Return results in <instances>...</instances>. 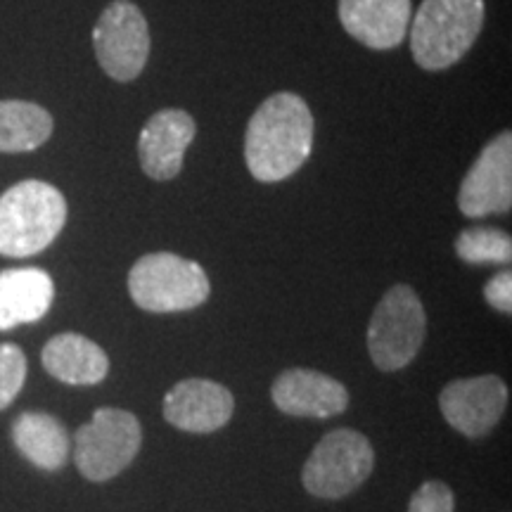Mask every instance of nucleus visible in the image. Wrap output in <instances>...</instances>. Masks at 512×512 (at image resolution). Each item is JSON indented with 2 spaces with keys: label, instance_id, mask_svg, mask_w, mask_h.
Listing matches in <instances>:
<instances>
[{
  "label": "nucleus",
  "instance_id": "20",
  "mask_svg": "<svg viewBox=\"0 0 512 512\" xmlns=\"http://www.w3.org/2000/svg\"><path fill=\"white\" fill-rule=\"evenodd\" d=\"M27 380V356L17 344H0V411L10 406Z\"/></svg>",
  "mask_w": 512,
  "mask_h": 512
},
{
  "label": "nucleus",
  "instance_id": "8",
  "mask_svg": "<svg viewBox=\"0 0 512 512\" xmlns=\"http://www.w3.org/2000/svg\"><path fill=\"white\" fill-rule=\"evenodd\" d=\"M98 64L110 79L128 83L143 74L150 57V29L143 10L131 0H114L93 29Z\"/></svg>",
  "mask_w": 512,
  "mask_h": 512
},
{
  "label": "nucleus",
  "instance_id": "17",
  "mask_svg": "<svg viewBox=\"0 0 512 512\" xmlns=\"http://www.w3.org/2000/svg\"><path fill=\"white\" fill-rule=\"evenodd\" d=\"M12 441L31 465L46 472H55L67 465L69 451H72V441L62 422L38 411L19 415L12 425Z\"/></svg>",
  "mask_w": 512,
  "mask_h": 512
},
{
  "label": "nucleus",
  "instance_id": "15",
  "mask_svg": "<svg viewBox=\"0 0 512 512\" xmlns=\"http://www.w3.org/2000/svg\"><path fill=\"white\" fill-rule=\"evenodd\" d=\"M55 299L53 278L41 268H8L0 273V332L36 323Z\"/></svg>",
  "mask_w": 512,
  "mask_h": 512
},
{
  "label": "nucleus",
  "instance_id": "11",
  "mask_svg": "<svg viewBox=\"0 0 512 512\" xmlns=\"http://www.w3.org/2000/svg\"><path fill=\"white\" fill-rule=\"evenodd\" d=\"M235 399L219 382L190 377L174 384L164 399V418L183 432L209 434L233 418Z\"/></svg>",
  "mask_w": 512,
  "mask_h": 512
},
{
  "label": "nucleus",
  "instance_id": "14",
  "mask_svg": "<svg viewBox=\"0 0 512 512\" xmlns=\"http://www.w3.org/2000/svg\"><path fill=\"white\" fill-rule=\"evenodd\" d=\"M411 10V0H339V22L366 48L392 50L408 34Z\"/></svg>",
  "mask_w": 512,
  "mask_h": 512
},
{
  "label": "nucleus",
  "instance_id": "1",
  "mask_svg": "<svg viewBox=\"0 0 512 512\" xmlns=\"http://www.w3.org/2000/svg\"><path fill=\"white\" fill-rule=\"evenodd\" d=\"M313 114L297 93H275L252 114L245 136L247 169L256 181L297 174L313 150Z\"/></svg>",
  "mask_w": 512,
  "mask_h": 512
},
{
  "label": "nucleus",
  "instance_id": "13",
  "mask_svg": "<svg viewBox=\"0 0 512 512\" xmlns=\"http://www.w3.org/2000/svg\"><path fill=\"white\" fill-rule=\"evenodd\" d=\"M273 403L294 418H332L347 411L349 392L335 377L309 368H292L273 382Z\"/></svg>",
  "mask_w": 512,
  "mask_h": 512
},
{
  "label": "nucleus",
  "instance_id": "12",
  "mask_svg": "<svg viewBox=\"0 0 512 512\" xmlns=\"http://www.w3.org/2000/svg\"><path fill=\"white\" fill-rule=\"evenodd\" d=\"M195 119L183 110H162L152 114L138 138L140 166L155 181H171L181 174L183 157L195 140Z\"/></svg>",
  "mask_w": 512,
  "mask_h": 512
},
{
  "label": "nucleus",
  "instance_id": "3",
  "mask_svg": "<svg viewBox=\"0 0 512 512\" xmlns=\"http://www.w3.org/2000/svg\"><path fill=\"white\" fill-rule=\"evenodd\" d=\"M67 223V200L55 185L22 181L0 195V254L34 256L55 242Z\"/></svg>",
  "mask_w": 512,
  "mask_h": 512
},
{
  "label": "nucleus",
  "instance_id": "4",
  "mask_svg": "<svg viewBox=\"0 0 512 512\" xmlns=\"http://www.w3.org/2000/svg\"><path fill=\"white\" fill-rule=\"evenodd\" d=\"M128 292L143 311L176 313L207 302L211 285L200 264L171 252H157L145 254L133 264Z\"/></svg>",
  "mask_w": 512,
  "mask_h": 512
},
{
  "label": "nucleus",
  "instance_id": "19",
  "mask_svg": "<svg viewBox=\"0 0 512 512\" xmlns=\"http://www.w3.org/2000/svg\"><path fill=\"white\" fill-rule=\"evenodd\" d=\"M456 254L467 264H510L512 240L498 228H467L458 235Z\"/></svg>",
  "mask_w": 512,
  "mask_h": 512
},
{
  "label": "nucleus",
  "instance_id": "18",
  "mask_svg": "<svg viewBox=\"0 0 512 512\" xmlns=\"http://www.w3.org/2000/svg\"><path fill=\"white\" fill-rule=\"evenodd\" d=\"M53 128L46 107L29 100H0V152H34L48 143Z\"/></svg>",
  "mask_w": 512,
  "mask_h": 512
},
{
  "label": "nucleus",
  "instance_id": "21",
  "mask_svg": "<svg viewBox=\"0 0 512 512\" xmlns=\"http://www.w3.org/2000/svg\"><path fill=\"white\" fill-rule=\"evenodd\" d=\"M408 512H453V491L444 482H425L413 494Z\"/></svg>",
  "mask_w": 512,
  "mask_h": 512
},
{
  "label": "nucleus",
  "instance_id": "22",
  "mask_svg": "<svg viewBox=\"0 0 512 512\" xmlns=\"http://www.w3.org/2000/svg\"><path fill=\"white\" fill-rule=\"evenodd\" d=\"M484 297L496 311L510 313L512 311V275H510V271L496 273L494 278L486 283Z\"/></svg>",
  "mask_w": 512,
  "mask_h": 512
},
{
  "label": "nucleus",
  "instance_id": "10",
  "mask_svg": "<svg viewBox=\"0 0 512 512\" xmlns=\"http://www.w3.org/2000/svg\"><path fill=\"white\" fill-rule=\"evenodd\" d=\"M508 406V387L501 377L482 375L446 384L439 408L448 425L465 437H484L498 425Z\"/></svg>",
  "mask_w": 512,
  "mask_h": 512
},
{
  "label": "nucleus",
  "instance_id": "5",
  "mask_svg": "<svg viewBox=\"0 0 512 512\" xmlns=\"http://www.w3.org/2000/svg\"><path fill=\"white\" fill-rule=\"evenodd\" d=\"M427 318L413 287L394 285L382 297L368 325V351L384 373L406 368L425 342Z\"/></svg>",
  "mask_w": 512,
  "mask_h": 512
},
{
  "label": "nucleus",
  "instance_id": "16",
  "mask_svg": "<svg viewBox=\"0 0 512 512\" xmlns=\"http://www.w3.org/2000/svg\"><path fill=\"white\" fill-rule=\"evenodd\" d=\"M43 368L64 384H98L110 373V358L93 339L62 332L43 347Z\"/></svg>",
  "mask_w": 512,
  "mask_h": 512
},
{
  "label": "nucleus",
  "instance_id": "6",
  "mask_svg": "<svg viewBox=\"0 0 512 512\" xmlns=\"http://www.w3.org/2000/svg\"><path fill=\"white\" fill-rule=\"evenodd\" d=\"M143 444V430L133 413L100 408L74 437V463L91 482H107L124 472Z\"/></svg>",
  "mask_w": 512,
  "mask_h": 512
},
{
  "label": "nucleus",
  "instance_id": "2",
  "mask_svg": "<svg viewBox=\"0 0 512 512\" xmlns=\"http://www.w3.org/2000/svg\"><path fill=\"white\" fill-rule=\"evenodd\" d=\"M484 0H422L411 17V53L425 72H441L463 60L482 34Z\"/></svg>",
  "mask_w": 512,
  "mask_h": 512
},
{
  "label": "nucleus",
  "instance_id": "9",
  "mask_svg": "<svg viewBox=\"0 0 512 512\" xmlns=\"http://www.w3.org/2000/svg\"><path fill=\"white\" fill-rule=\"evenodd\" d=\"M458 207L467 219L508 214L512 207V133L503 131L484 145L460 183Z\"/></svg>",
  "mask_w": 512,
  "mask_h": 512
},
{
  "label": "nucleus",
  "instance_id": "7",
  "mask_svg": "<svg viewBox=\"0 0 512 512\" xmlns=\"http://www.w3.org/2000/svg\"><path fill=\"white\" fill-rule=\"evenodd\" d=\"M373 467L375 453L368 437L354 430H335L313 448L302 479L309 494L335 501L356 491L370 477Z\"/></svg>",
  "mask_w": 512,
  "mask_h": 512
}]
</instances>
